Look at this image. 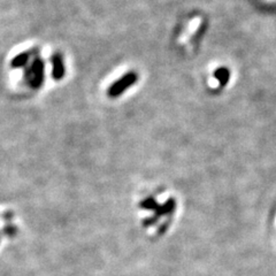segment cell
<instances>
[{"label":"cell","mask_w":276,"mask_h":276,"mask_svg":"<svg viewBox=\"0 0 276 276\" xmlns=\"http://www.w3.org/2000/svg\"><path fill=\"white\" fill-rule=\"evenodd\" d=\"M158 206H159L158 202L155 201L153 198L145 199V201L142 202V207H143V208H145V209H152V211H155Z\"/></svg>","instance_id":"obj_7"},{"label":"cell","mask_w":276,"mask_h":276,"mask_svg":"<svg viewBox=\"0 0 276 276\" xmlns=\"http://www.w3.org/2000/svg\"><path fill=\"white\" fill-rule=\"evenodd\" d=\"M214 77L218 79V82L220 83L221 86H225L227 85L229 78H230V72H229L228 68L221 67L214 72Z\"/></svg>","instance_id":"obj_6"},{"label":"cell","mask_w":276,"mask_h":276,"mask_svg":"<svg viewBox=\"0 0 276 276\" xmlns=\"http://www.w3.org/2000/svg\"><path fill=\"white\" fill-rule=\"evenodd\" d=\"M176 208V201L174 198H169L167 201L165 202L164 205H159L157 209H155V217L159 218L161 215H167L171 214L172 212H174V209Z\"/></svg>","instance_id":"obj_5"},{"label":"cell","mask_w":276,"mask_h":276,"mask_svg":"<svg viewBox=\"0 0 276 276\" xmlns=\"http://www.w3.org/2000/svg\"><path fill=\"white\" fill-rule=\"evenodd\" d=\"M44 73L45 64L38 54L35 55V59L34 61L31 62V65H30L29 67H25L23 78H25V82L31 89H39L43 85V83H44Z\"/></svg>","instance_id":"obj_1"},{"label":"cell","mask_w":276,"mask_h":276,"mask_svg":"<svg viewBox=\"0 0 276 276\" xmlns=\"http://www.w3.org/2000/svg\"><path fill=\"white\" fill-rule=\"evenodd\" d=\"M52 62V77L55 81H60L65 77L66 67L64 61V55L60 52H54L51 56Z\"/></svg>","instance_id":"obj_3"},{"label":"cell","mask_w":276,"mask_h":276,"mask_svg":"<svg viewBox=\"0 0 276 276\" xmlns=\"http://www.w3.org/2000/svg\"><path fill=\"white\" fill-rule=\"evenodd\" d=\"M39 54V50L38 49H32V50H30V51H25V52H22V53H20V54H18L16 56H14L12 60V62H11V66H12V68H23V67H25L26 64L29 62V60L30 58H31L32 55H37Z\"/></svg>","instance_id":"obj_4"},{"label":"cell","mask_w":276,"mask_h":276,"mask_svg":"<svg viewBox=\"0 0 276 276\" xmlns=\"http://www.w3.org/2000/svg\"><path fill=\"white\" fill-rule=\"evenodd\" d=\"M137 79H138V75L136 72L131 71L125 73L122 77L116 79V81L109 86L107 90V96L111 98L119 97V96L124 94L125 90L131 88V86L137 82Z\"/></svg>","instance_id":"obj_2"}]
</instances>
